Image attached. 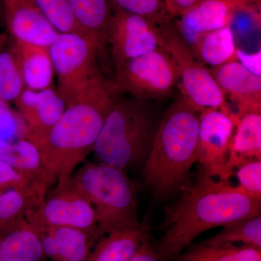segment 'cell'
Listing matches in <instances>:
<instances>
[{
	"mask_svg": "<svg viewBox=\"0 0 261 261\" xmlns=\"http://www.w3.org/2000/svg\"><path fill=\"white\" fill-rule=\"evenodd\" d=\"M181 191L177 202L166 209V231L154 248L161 261L178 257L207 230L260 215L261 198L229 182L200 174L195 185Z\"/></svg>",
	"mask_w": 261,
	"mask_h": 261,
	"instance_id": "1",
	"label": "cell"
},
{
	"mask_svg": "<svg viewBox=\"0 0 261 261\" xmlns=\"http://www.w3.org/2000/svg\"><path fill=\"white\" fill-rule=\"evenodd\" d=\"M121 91L111 82L97 93L67 106L39 147L49 184L70 177L94 149Z\"/></svg>",
	"mask_w": 261,
	"mask_h": 261,
	"instance_id": "2",
	"label": "cell"
},
{
	"mask_svg": "<svg viewBox=\"0 0 261 261\" xmlns=\"http://www.w3.org/2000/svg\"><path fill=\"white\" fill-rule=\"evenodd\" d=\"M199 116L185 98L173 103L163 116L143 166L146 185L158 198H166L188 187L197 163Z\"/></svg>",
	"mask_w": 261,
	"mask_h": 261,
	"instance_id": "3",
	"label": "cell"
},
{
	"mask_svg": "<svg viewBox=\"0 0 261 261\" xmlns=\"http://www.w3.org/2000/svg\"><path fill=\"white\" fill-rule=\"evenodd\" d=\"M158 126L146 100L119 97L103 124L93 152L99 163L123 171L143 166Z\"/></svg>",
	"mask_w": 261,
	"mask_h": 261,
	"instance_id": "4",
	"label": "cell"
},
{
	"mask_svg": "<svg viewBox=\"0 0 261 261\" xmlns=\"http://www.w3.org/2000/svg\"><path fill=\"white\" fill-rule=\"evenodd\" d=\"M73 181L93 207L100 238L140 224L137 190L126 171L86 162L73 175Z\"/></svg>",
	"mask_w": 261,
	"mask_h": 261,
	"instance_id": "5",
	"label": "cell"
},
{
	"mask_svg": "<svg viewBox=\"0 0 261 261\" xmlns=\"http://www.w3.org/2000/svg\"><path fill=\"white\" fill-rule=\"evenodd\" d=\"M104 43L87 36L58 33L49 46L58 94L69 105L97 93L112 81L98 68L97 58Z\"/></svg>",
	"mask_w": 261,
	"mask_h": 261,
	"instance_id": "6",
	"label": "cell"
},
{
	"mask_svg": "<svg viewBox=\"0 0 261 261\" xmlns=\"http://www.w3.org/2000/svg\"><path fill=\"white\" fill-rule=\"evenodd\" d=\"M164 49L171 55L176 65L183 97L199 113L208 109L228 108L225 96L210 70L199 61L189 43L171 22L161 25Z\"/></svg>",
	"mask_w": 261,
	"mask_h": 261,
	"instance_id": "7",
	"label": "cell"
},
{
	"mask_svg": "<svg viewBox=\"0 0 261 261\" xmlns=\"http://www.w3.org/2000/svg\"><path fill=\"white\" fill-rule=\"evenodd\" d=\"M178 81L171 55L159 48L132 58L116 68V81L121 92L147 100L165 97Z\"/></svg>",
	"mask_w": 261,
	"mask_h": 261,
	"instance_id": "8",
	"label": "cell"
},
{
	"mask_svg": "<svg viewBox=\"0 0 261 261\" xmlns=\"http://www.w3.org/2000/svg\"><path fill=\"white\" fill-rule=\"evenodd\" d=\"M56 183L40 205L27 213V219L45 226L78 228L97 243L101 238L95 213L87 197L75 186L73 176L60 178Z\"/></svg>",
	"mask_w": 261,
	"mask_h": 261,
	"instance_id": "9",
	"label": "cell"
},
{
	"mask_svg": "<svg viewBox=\"0 0 261 261\" xmlns=\"http://www.w3.org/2000/svg\"><path fill=\"white\" fill-rule=\"evenodd\" d=\"M232 113L225 109H208L199 116L197 163L200 174L218 181L229 182L227 162L235 123Z\"/></svg>",
	"mask_w": 261,
	"mask_h": 261,
	"instance_id": "10",
	"label": "cell"
},
{
	"mask_svg": "<svg viewBox=\"0 0 261 261\" xmlns=\"http://www.w3.org/2000/svg\"><path fill=\"white\" fill-rule=\"evenodd\" d=\"M115 68L132 58L164 47L160 25L145 17L115 10L106 36Z\"/></svg>",
	"mask_w": 261,
	"mask_h": 261,
	"instance_id": "11",
	"label": "cell"
},
{
	"mask_svg": "<svg viewBox=\"0 0 261 261\" xmlns=\"http://www.w3.org/2000/svg\"><path fill=\"white\" fill-rule=\"evenodd\" d=\"M14 102L28 128V140L37 147L66 109L65 101L53 87L39 91L25 89Z\"/></svg>",
	"mask_w": 261,
	"mask_h": 261,
	"instance_id": "12",
	"label": "cell"
},
{
	"mask_svg": "<svg viewBox=\"0 0 261 261\" xmlns=\"http://www.w3.org/2000/svg\"><path fill=\"white\" fill-rule=\"evenodd\" d=\"M5 24L11 39L49 48L58 34L34 0H2Z\"/></svg>",
	"mask_w": 261,
	"mask_h": 261,
	"instance_id": "13",
	"label": "cell"
},
{
	"mask_svg": "<svg viewBox=\"0 0 261 261\" xmlns=\"http://www.w3.org/2000/svg\"><path fill=\"white\" fill-rule=\"evenodd\" d=\"M225 97L238 107L237 116L261 112V76L253 74L238 61H231L210 70Z\"/></svg>",
	"mask_w": 261,
	"mask_h": 261,
	"instance_id": "14",
	"label": "cell"
},
{
	"mask_svg": "<svg viewBox=\"0 0 261 261\" xmlns=\"http://www.w3.org/2000/svg\"><path fill=\"white\" fill-rule=\"evenodd\" d=\"M250 10L238 0H197L181 15V31L178 30L185 34L181 35L185 40L193 43L202 34L230 27L239 10Z\"/></svg>",
	"mask_w": 261,
	"mask_h": 261,
	"instance_id": "15",
	"label": "cell"
},
{
	"mask_svg": "<svg viewBox=\"0 0 261 261\" xmlns=\"http://www.w3.org/2000/svg\"><path fill=\"white\" fill-rule=\"evenodd\" d=\"M29 222L37 230L44 255L51 261H86L96 243L78 228Z\"/></svg>",
	"mask_w": 261,
	"mask_h": 261,
	"instance_id": "16",
	"label": "cell"
},
{
	"mask_svg": "<svg viewBox=\"0 0 261 261\" xmlns=\"http://www.w3.org/2000/svg\"><path fill=\"white\" fill-rule=\"evenodd\" d=\"M9 44L18 61L25 89L39 91L53 87L55 71L48 48L19 42L10 37Z\"/></svg>",
	"mask_w": 261,
	"mask_h": 261,
	"instance_id": "17",
	"label": "cell"
},
{
	"mask_svg": "<svg viewBox=\"0 0 261 261\" xmlns=\"http://www.w3.org/2000/svg\"><path fill=\"white\" fill-rule=\"evenodd\" d=\"M231 117L235 129L227 169L233 175L235 168L252 161H261V112L247 113L242 116L232 113Z\"/></svg>",
	"mask_w": 261,
	"mask_h": 261,
	"instance_id": "18",
	"label": "cell"
},
{
	"mask_svg": "<svg viewBox=\"0 0 261 261\" xmlns=\"http://www.w3.org/2000/svg\"><path fill=\"white\" fill-rule=\"evenodd\" d=\"M149 237L150 228L147 220L137 227L108 233L94 244L86 261H129Z\"/></svg>",
	"mask_w": 261,
	"mask_h": 261,
	"instance_id": "19",
	"label": "cell"
},
{
	"mask_svg": "<svg viewBox=\"0 0 261 261\" xmlns=\"http://www.w3.org/2000/svg\"><path fill=\"white\" fill-rule=\"evenodd\" d=\"M37 230L25 218L0 232V261H46Z\"/></svg>",
	"mask_w": 261,
	"mask_h": 261,
	"instance_id": "20",
	"label": "cell"
},
{
	"mask_svg": "<svg viewBox=\"0 0 261 261\" xmlns=\"http://www.w3.org/2000/svg\"><path fill=\"white\" fill-rule=\"evenodd\" d=\"M49 187L47 184L35 183L25 188L0 191V232L18 224L29 211L37 209Z\"/></svg>",
	"mask_w": 261,
	"mask_h": 261,
	"instance_id": "21",
	"label": "cell"
},
{
	"mask_svg": "<svg viewBox=\"0 0 261 261\" xmlns=\"http://www.w3.org/2000/svg\"><path fill=\"white\" fill-rule=\"evenodd\" d=\"M0 161L9 165L29 181L51 186L40 151L32 141L27 139L0 141Z\"/></svg>",
	"mask_w": 261,
	"mask_h": 261,
	"instance_id": "22",
	"label": "cell"
},
{
	"mask_svg": "<svg viewBox=\"0 0 261 261\" xmlns=\"http://www.w3.org/2000/svg\"><path fill=\"white\" fill-rule=\"evenodd\" d=\"M190 46L194 55L205 65L214 68L236 61L238 48L230 27L202 34Z\"/></svg>",
	"mask_w": 261,
	"mask_h": 261,
	"instance_id": "23",
	"label": "cell"
},
{
	"mask_svg": "<svg viewBox=\"0 0 261 261\" xmlns=\"http://www.w3.org/2000/svg\"><path fill=\"white\" fill-rule=\"evenodd\" d=\"M79 24L106 44L114 10L110 0H67Z\"/></svg>",
	"mask_w": 261,
	"mask_h": 261,
	"instance_id": "24",
	"label": "cell"
},
{
	"mask_svg": "<svg viewBox=\"0 0 261 261\" xmlns=\"http://www.w3.org/2000/svg\"><path fill=\"white\" fill-rule=\"evenodd\" d=\"M198 245L207 246H248L261 249V216H254L225 225L219 233Z\"/></svg>",
	"mask_w": 261,
	"mask_h": 261,
	"instance_id": "25",
	"label": "cell"
},
{
	"mask_svg": "<svg viewBox=\"0 0 261 261\" xmlns=\"http://www.w3.org/2000/svg\"><path fill=\"white\" fill-rule=\"evenodd\" d=\"M178 261H261V249L197 245L180 255Z\"/></svg>",
	"mask_w": 261,
	"mask_h": 261,
	"instance_id": "26",
	"label": "cell"
},
{
	"mask_svg": "<svg viewBox=\"0 0 261 261\" xmlns=\"http://www.w3.org/2000/svg\"><path fill=\"white\" fill-rule=\"evenodd\" d=\"M25 89L18 61L8 41L0 53V98L8 103L15 102Z\"/></svg>",
	"mask_w": 261,
	"mask_h": 261,
	"instance_id": "27",
	"label": "cell"
},
{
	"mask_svg": "<svg viewBox=\"0 0 261 261\" xmlns=\"http://www.w3.org/2000/svg\"><path fill=\"white\" fill-rule=\"evenodd\" d=\"M34 1L46 18L58 32L78 34L80 35L95 38L101 41L97 37L91 35L81 27L75 20L67 0H34Z\"/></svg>",
	"mask_w": 261,
	"mask_h": 261,
	"instance_id": "28",
	"label": "cell"
},
{
	"mask_svg": "<svg viewBox=\"0 0 261 261\" xmlns=\"http://www.w3.org/2000/svg\"><path fill=\"white\" fill-rule=\"evenodd\" d=\"M113 10L141 15L161 25L169 21L163 0H110Z\"/></svg>",
	"mask_w": 261,
	"mask_h": 261,
	"instance_id": "29",
	"label": "cell"
},
{
	"mask_svg": "<svg viewBox=\"0 0 261 261\" xmlns=\"http://www.w3.org/2000/svg\"><path fill=\"white\" fill-rule=\"evenodd\" d=\"M29 130L18 111L0 98V141L28 140Z\"/></svg>",
	"mask_w": 261,
	"mask_h": 261,
	"instance_id": "30",
	"label": "cell"
},
{
	"mask_svg": "<svg viewBox=\"0 0 261 261\" xmlns=\"http://www.w3.org/2000/svg\"><path fill=\"white\" fill-rule=\"evenodd\" d=\"M237 177L241 187L249 195L261 198V161L245 163L237 168Z\"/></svg>",
	"mask_w": 261,
	"mask_h": 261,
	"instance_id": "31",
	"label": "cell"
},
{
	"mask_svg": "<svg viewBox=\"0 0 261 261\" xmlns=\"http://www.w3.org/2000/svg\"><path fill=\"white\" fill-rule=\"evenodd\" d=\"M35 183L29 181L13 168L10 167L9 165L0 161V191L10 189L25 188Z\"/></svg>",
	"mask_w": 261,
	"mask_h": 261,
	"instance_id": "32",
	"label": "cell"
},
{
	"mask_svg": "<svg viewBox=\"0 0 261 261\" xmlns=\"http://www.w3.org/2000/svg\"><path fill=\"white\" fill-rule=\"evenodd\" d=\"M236 61L243 65L253 74L261 76V51L248 53L243 49H237L235 53Z\"/></svg>",
	"mask_w": 261,
	"mask_h": 261,
	"instance_id": "33",
	"label": "cell"
},
{
	"mask_svg": "<svg viewBox=\"0 0 261 261\" xmlns=\"http://www.w3.org/2000/svg\"><path fill=\"white\" fill-rule=\"evenodd\" d=\"M197 0H163L169 16H181L197 3Z\"/></svg>",
	"mask_w": 261,
	"mask_h": 261,
	"instance_id": "34",
	"label": "cell"
},
{
	"mask_svg": "<svg viewBox=\"0 0 261 261\" xmlns=\"http://www.w3.org/2000/svg\"><path fill=\"white\" fill-rule=\"evenodd\" d=\"M129 261H161L157 252L149 243V240H146L141 245L139 250L130 259Z\"/></svg>",
	"mask_w": 261,
	"mask_h": 261,
	"instance_id": "35",
	"label": "cell"
},
{
	"mask_svg": "<svg viewBox=\"0 0 261 261\" xmlns=\"http://www.w3.org/2000/svg\"><path fill=\"white\" fill-rule=\"evenodd\" d=\"M9 41V34L8 32H0V53L6 47Z\"/></svg>",
	"mask_w": 261,
	"mask_h": 261,
	"instance_id": "36",
	"label": "cell"
},
{
	"mask_svg": "<svg viewBox=\"0 0 261 261\" xmlns=\"http://www.w3.org/2000/svg\"><path fill=\"white\" fill-rule=\"evenodd\" d=\"M238 1L241 2L243 4L246 5L247 8H250V10H252V5L254 8V5H258L260 7V0H238Z\"/></svg>",
	"mask_w": 261,
	"mask_h": 261,
	"instance_id": "37",
	"label": "cell"
},
{
	"mask_svg": "<svg viewBox=\"0 0 261 261\" xmlns=\"http://www.w3.org/2000/svg\"><path fill=\"white\" fill-rule=\"evenodd\" d=\"M5 24L4 10H3V5L2 1H0V27Z\"/></svg>",
	"mask_w": 261,
	"mask_h": 261,
	"instance_id": "38",
	"label": "cell"
},
{
	"mask_svg": "<svg viewBox=\"0 0 261 261\" xmlns=\"http://www.w3.org/2000/svg\"><path fill=\"white\" fill-rule=\"evenodd\" d=\"M0 1H2V0H0Z\"/></svg>",
	"mask_w": 261,
	"mask_h": 261,
	"instance_id": "39",
	"label": "cell"
}]
</instances>
